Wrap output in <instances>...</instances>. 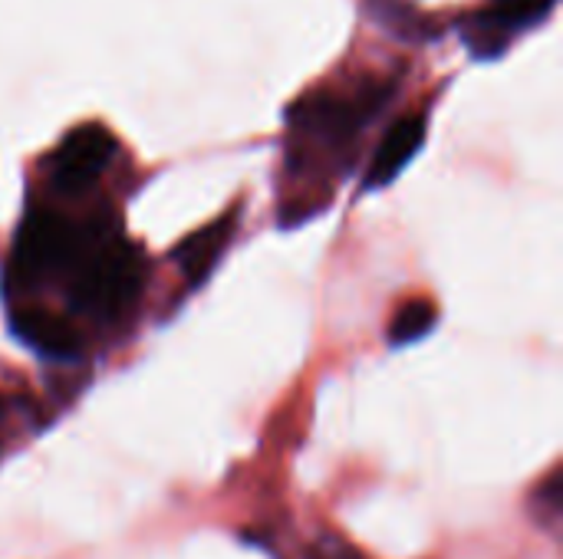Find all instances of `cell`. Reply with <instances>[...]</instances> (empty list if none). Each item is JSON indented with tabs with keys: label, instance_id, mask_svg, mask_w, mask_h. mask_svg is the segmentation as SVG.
Returning a JSON list of instances; mask_svg holds the SVG:
<instances>
[{
	"label": "cell",
	"instance_id": "cell-1",
	"mask_svg": "<svg viewBox=\"0 0 563 559\" xmlns=\"http://www.w3.org/2000/svg\"><path fill=\"white\" fill-rule=\"evenodd\" d=\"M393 86L373 82L363 92L336 96V92H313L290 105L287 122L294 135L290 152L320 148V152H343L363 132V125L389 102Z\"/></svg>",
	"mask_w": 563,
	"mask_h": 559
},
{
	"label": "cell",
	"instance_id": "cell-2",
	"mask_svg": "<svg viewBox=\"0 0 563 559\" xmlns=\"http://www.w3.org/2000/svg\"><path fill=\"white\" fill-rule=\"evenodd\" d=\"M142 290V260L129 247L99 250L92 257H79L73 267V306L102 323L119 320L132 310Z\"/></svg>",
	"mask_w": 563,
	"mask_h": 559
},
{
	"label": "cell",
	"instance_id": "cell-3",
	"mask_svg": "<svg viewBox=\"0 0 563 559\" xmlns=\"http://www.w3.org/2000/svg\"><path fill=\"white\" fill-rule=\"evenodd\" d=\"M82 257V231L56 211H33L13 244V270L26 280H46L76 267Z\"/></svg>",
	"mask_w": 563,
	"mask_h": 559
},
{
	"label": "cell",
	"instance_id": "cell-4",
	"mask_svg": "<svg viewBox=\"0 0 563 559\" xmlns=\"http://www.w3.org/2000/svg\"><path fill=\"white\" fill-rule=\"evenodd\" d=\"M558 0H492L485 10L459 23L462 43L475 59H498L515 36L548 20Z\"/></svg>",
	"mask_w": 563,
	"mask_h": 559
},
{
	"label": "cell",
	"instance_id": "cell-5",
	"mask_svg": "<svg viewBox=\"0 0 563 559\" xmlns=\"http://www.w3.org/2000/svg\"><path fill=\"white\" fill-rule=\"evenodd\" d=\"M115 148L119 145L106 125H99V122L76 125L73 132L63 135V142L49 155L53 188L66 191V194H79V191L92 188L102 178V171L112 165Z\"/></svg>",
	"mask_w": 563,
	"mask_h": 559
},
{
	"label": "cell",
	"instance_id": "cell-6",
	"mask_svg": "<svg viewBox=\"0 0 563 559\" xmlns=\"http://www.w3.org/2000/svg\"><path fill=\"white\" fill-rule=\"evenodd\" d=\"M426 132H429V125H426V115L422 112L396 119L389 125V132L383 135V142L376 145V152H373V161L366 168L363 188L366 191H379V188L393 185L409 168V161L422 152Z\"/></svg>",
	"mask_w": 563,
	"mask_h": 559
},
{
	"label": "cell",
	"instance_id": "cell-7",
	"mask_svg": "<svg viewBox=\"0 0 563 559\" xmlns=\"http://www.w3.org/2000/svg\"><path fill=\"white\" fill-rule=\"evenodd\" d=\"M10 329L30 353L49 362H73L82 353L79 333L66 320L40 313V310H13Z\"/></svg>",
	"mask_w": 563,
	"mask_h": 559
},
{
	"label": "cell",
	"instance_id": "cell-8",
	"mask_svg": "<svg viewBox=\"0 0 563 559\" xmlns=\"http://www.w3.org/2000/svg\"><path fill=\"white\" fill-rule=\"evenodd\" d=\"M231 234H234V214H224L221 221H214V224L201 227L198 234H191L175 250V260H178V267H181V273H185L188 283H201L214 270V264L224 254Z\"/></svg>",
	"mask_w": 563,
	"mask_h": 559
},
{
	"label": "cell",
	"instance_id": "cell-9",
	"mask_svg": "<svg viewBox=\"0 0 563 559\" xmlns=\"http://www.w3.org/2000/svg\"><path fill=\"white\" fill-rule=\"evenodd\" d=\"M435 323H439L435 303L416 297V300H409V303H402V306L396 310V316H393V323H389V343H393L396 349L416 346V343H422V339L435 329Z\"/></svg>",
	"mask_w": 563,
	"mask_h": 559
},
{
	"label": "cell",
	"instance_id": "cell-10",
	"mask_svg": "<svg viewBox=\"0 0 563 559\" xmlns=\"http://www.w3.org/2000/svg\"><path fill=\"white\" fill-rule=\"evenodd\" d=\"M531 514L548 534H561L563 521V474L561 468L544 478V484L531 494Z\"/></svg>",
	"mask_w": 563,
	"mask_h": 559
},
{
	"label": "cell",
	"instance_id": "cell-11",
	"mask_svg": "<svg viewBox=\"0 0 563 559\" xmlns=\"http://www.w3.org/2000/svg\"><path fill=\"white\" fill-rule=\"evenodd\" d=\"M310 559H366L356 547H350L346 540L333 537V534H320V540L313 544Z\"/></svg>",
	"mask_w": 563,
	"mask_h": 559
},
{
	"label": "cell",
	"instance_id": "cell-12",
	"mask_svg": "<svg viewBox=\"0 0 563 559\" xmlns=\"http://www.w3.org/2000/svg\"><path fill=\"white\" fill-rule=\"evenodd\" d=\"M373 7H376V13H379L383 20L396 23V30H399V33H402V26H406V13H409V16H416V13H412V7H409L406 0H373Z\"/></svg>",
	"mask_w": 563,
	"mask_h": 559
}]
</instances>
